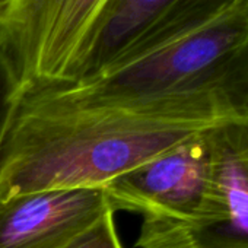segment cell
Masks as SVG:
<instances>
[{
	"label": "cell",
	"mask_w": 248,
	"mask_h": 248,
	"mask_svg": "<svg viewBox=\"0 0 248 248\" xmlns=\"http://www.w3.org/2000/svg\"><path fill=\"white\" fill-rule=\"evenodd\" d=\"M248 114V59L206 83L148 98L66 86L21 92L0 149V202L104 187L188 138Z\"/></svg>",
	"instance_id": "6da1fadb"
},
{
	"label": "cell",
	"mask_w": 248,
	"mask_h": 248,
	"mask_svg": "<svg viewBox=\"0 0 248 248\" xmlns=\"http://www.w3.org/2000/svg\"><path fill=\"white\" fill-rule=\"evenodd\" d=\"M248 59V0H184L140 30L101 69L67 89L148 98L206 83Z\"/></svg>",
	"instance_id": "7a4b0ae2"
},
{
	"label": "cell",
	"mask_w": 248,
	"mask_h": 248,
	"mask_svg": "<svg viewBox=\"0 0 248 248\" xmlns=\"http://www.w3.org/2000/svg\"><path fill=\"white\" fill-rule=\"evenodd\" d=\"M19 95V82L15 78L9 63L0 53V149H2V143Z\"/></svg>",
	"instance_id": "9c48e42d"
},
{
	"label": "cell",
	"mask_w": 248,
	"mask_h": 248,
	"mask_svg": "<svg viewBox=\"0 0 248 248\" xmlns=\"http://www.w3.org/2000/svg\"><path fill=\"white\" fill-rule=\"evenodd\" d=\"M102 187L47 190L0 202V248H72L109 210Z\"/></svg>",
	"instance_id": "8992f818"
},
{
	"label": "cell",
	"mask_w": 248,
	"mask_h": 248,
	"mask_svg": "<svg viewBox=\"0 0 248 248\" xmlns=\"http://www.w3.org/2000/svg\"><path fill=\"white\" fill-rule=\"evenodd\" d=\"M108 0H8L0 9V53L21 92L79 80Z\"/></svg>",
	"instance_id": "3957f363"
},
{
	"label": "cell",
	"mask_w": 248,
	"mask_h": 248,
	"mask_svg": "<svg viewBox=\"0 0 248 248\" xmlns=\"http://www.w3.org/2000/svg\"><path fill=\"white\" fill-rule=\"evenodd\" d=\"M181 2L184 0H108L96 25L82 78L101 69L149 22Z\"/></svg>",
	"instance_id": "52a82bcc"
},
{
	"label": "cell",
	"mask_w": 248,
	"mask_h": 248,
	"mask_svg": "<svg viewBox=\"0 0 248 248\" xmlns=\"http://www.w3.org/2000/svg\"><path fill=\"white\" fill-rule=\"evenodd\" d=\"M206 132L105 184L102 188L109 207L115 213L126 212L142 219L174 217L190 222L206 187Z\"/></svg>",
	"instance_id": "277c9868"
},
{
	"label": "cell",
	"mask_w": 248,
	"mask_h": 248,
	"mask_svg": "<svg viewBox=\"0 0 248 248\" xmlns=\"http://www.w3.org/2000/svg\"><path fill=\"white\" fill-rule=\"evenodd\" d=\"M136 248H216L187 220L145 217L135 242Z\"/></svg>",
	"instance_id": "ba28073f"
},
{
	"label": "cell",
	"mask_w": 248,
	"mask_h": 248,
	"mask_svg": "<svg viewBox=\"0 0 248 248\" xmlns=\"http://www.w3.org/2000/svg\"><path fill=\"white\" fill-rule=\"evenodd\" d=\"M72 248H126L121 239L115 212L109 209L104 217Z\"/></svg>",
	"instance_id": "30bf717a"
},
{
	"label": "cell",
	"mask_w": 248,
	"mask_h": 248,
	"mask_svg": "<svg viewBox=\"0 0 248 248\" xmlns=\"http://www.w3.org/2000/svg\"><path fill=\"white\" fill-rule=\"evenodd\" d=\"M207 174L190 223L216 248H248V114L206 132Z\"/></svg>",
	"instance_id": "5b68a950"
}]
</instances>
